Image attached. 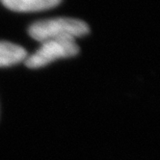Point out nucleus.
<instances>
[{"mask_svg": "<svg viewBox=\"0 0 160 160\" xmlns=\"http://www.w3.org/2000/svg\"><path fill=\"white\" fill-rule=\"evenodd\" d=\"M27 58L26 50L20 45L0 41V68L16 65Z\"/></svg>", "mask_w": 160, "mask_h": 160, "instance_id": "4", "label": "nucleus"}, {"mask_svg": "<svg viewBox=\"0 0 160 160\" xmlns=\"http://www.w3.org/2000/svg\"><path fill=\"white\" fill-rule=\"evenodd\" d=\"M90 28L86 22L71 18H56L34 22L28 29L29 35L38 42L70 36L82 37L88 34Z\"/></svg>", "mask_w": 160, "mask_h": 160, "instance_id": "1", "label": "nucleus"}, {"mask_svg": "<svg viewBox=\"0 0 160 160\" xmlns=\"http://www.w3.org/2000/svg\"><path fill=\"white\" fill-rule=\"evenodd\" d=\"M79 52V48L75 38L65 36L51 39L42 42L40 48L25 59V64L30 68H38L48 64L68 57L75 56Z\"/></svg>", "mask_w": 160, "mask_h": 160, "instance_id": "2", "label": "nucleus"}, {"mask_svg": "<svg viewBox=\"0 0 160 160\" xmlns=\"http://www.w3.org/2000/svg\"><path fill=\"white\" fill-rule=\"evenodd\" d=\"M62 0H1L2 4L15 12H39L58 6Z\"/></svg>", "mask_w": 160, "mask_h": 160, "instance_id": "3", "label": "nucleus"}]
</instances>
